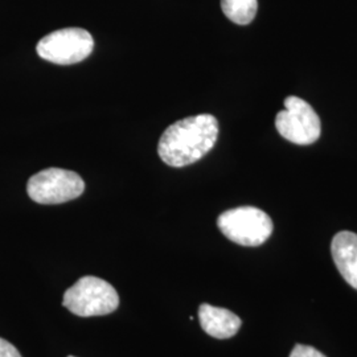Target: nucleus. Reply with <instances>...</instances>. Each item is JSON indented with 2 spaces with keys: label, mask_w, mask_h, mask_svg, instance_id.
<instances>
[{
  "label": "nucleus",
  "mask_w": 357,
  "mask_h": 357,
  "mask_svg": "<svg viewBox=\"0 0 357 357\" xmlns=\"http://www.w3.org/2000/svg\"><path fill=\"white\" fill-rule=\"evenodd\" d=\"M217 227L230 241L252 248L266 243L274 229L268 213L255 206H238L224 212L217 218Z\"/></svg>",
  "instance_id": "7ed1b4c3"
},
{
  "label": "nucleus",
  "mask_w": 357,
  "mask_h": 357,
  "mask_svg": "<svg viewBox=\"0 0 357 357\" xmlns=\"http://www.w3.org/2000/svg\"><path fill=\"white\" fill-rule=\"evenodd\" d=\"M85 191V183L73 171L48 168L28 180L26 192L38 204H63L75 200Z\"/></svg>",
  "instance_id": "20e7f679"
},
{
  "label": "nucleus",
  "mask_w": 357,
  "mask_h": 357,
  "mask_svg": "<svg viewBox=\"0 0 357 357\" xmlns=\"http://www.w3.org/2000/svg\"><path fill=\"white\" fill-rule=\"evenodd\" d=\"M0 357H22V355L10 342L0 337Z\"/></svg>",
  "instance_id": "9b49d317"
},
{
  "label": "nucleus",
  "mask_w": 357,
  "mask_h": 357,
  "mask_svg": "<svg viewBox=\"0 0 357 357\" xmlns=\"http://www.w3.org/2000/svg\"><path fill=\"white\" fill-rule=\"evenodd\" d=\"M290 357H327L320 351L310 345L296 344L293 348Z\"/></svg>",
  "instance_id": "9d476101"
},
{
  "label": "nucleus",
  "mask_w": 357,
  "mask_h": 357,
  "mask_svg": "<svg viewBox=\"0 0 357 357\" xmlns=\"http://www.w3.org/2000/svg\"><path fill=\"white\" fill-rule=\"evenodd\" d=\"M224 15L238 26H248L255 20L258 11L257 0H221Z\"/></svg>",
  "instance_id": "1a4fd4ad"
},
{
  "label": "nucleus",
  "mask_w": 357,
  "mask_h": 357,
  "mask_svg": "<svg viewBox=\"0 0 357 357\" xmlns=\"http://www.w3.org/2000/svg\"><path fill=\"white\" fill-rule=\"evenodd\" d=\"M333 262L344 281L357 290V234L343 230L339 231L331 243Z\"/></svg>",
  "instance_id": "0eeeda50"
},
{
  "label": "nucleus",
  "mask_w": 357,
  "mask_h": 357,
  "mask_svg": "<svg viewBox=\"0 0 357 357\" xmlns=\"http://www.w3.org/2000/svg\"><path fill=\"white\" fill-rule=\"evenodd\" d=\"M275 128L286 141L299 146L315 143L321 132L319 115L310 103L294 96L284 100V110L277 115Z\"/></svg>",
  "instance_id": "423d86ee"
},
{
  "label": "nucleus",
  "mask_w": 357,
  "mask_h": 357,
  "mask_svg": "<svg viewBox=\"0 0 357 357\" xmlns=\"http://www.w3.org/2000/svg\"><path fill=\"white\" fill-rule=\"evenodd\" d=\"M63 306L77 317H103L118 308L119 296L110 283L88 275L65 291Z\"/></svg>",
  "instance_id": "f03ea898"
},
{
  "label": "nucleus",
  "mask_w": 357,
  "mask_h": 357,
  "mask_svg": "<svg viewBox=\"0 0 357 357\" xmlns=\"http://www.w3.org/2000/svg\"><path fill=\"white\" fill-rule=\"evenodd\" d=\"M94 48V40L86 29L64 28L54 31L38 41L36 51L45 61L73 65L84 61Z\"/></svg>",
  "instance_id": "39448f33"
},
{
  "label": "nucleus",
  "mask_w": 357,
  "mask_h": 357,
  "mask_svg": "<svg viewBox=\"0 0 357 357\" xmlns=\"http://www.w3.org/2000/svg\"><path fill=\"white\" fill-rule=\"evenodd\" d=\"M202 328L215 339H230L240 331L243 321L227 308L202 305L199 308Z\"/></svg>",
  "instance_id": "6e6552de"
},
{
  "label": "nucleus",
  "mask_w": 357,
  "mask_h": 357,
  "mask_svg": "<svg viewBox=\"0 0 357 357\" xmlns=\"http://www.w3.org/2000/svg\"><path fill=\"white\" fill-rule=\"evenodd\" d=\"M217 138L218 122L213 115H193L167 128L158 144V153L167 166H190L215 147Z\"/></svg>",
  "instance_id": "f257e3e1"
},
{
  "label": "nucleus",
  "mask_w": 357,
  "mask_h": 357,
  "mask_svg": "<svg viewBox=\"0 0 357 357\" xmlns=\"http://www.w3.org/2000/svg\"><path fill=\"white\" fill-rule=\"evenodd\" d=\"M68 357H75V356H68Z\"/></svg>",
  "instance_id": "f8f14e48"
}]
</instances>
